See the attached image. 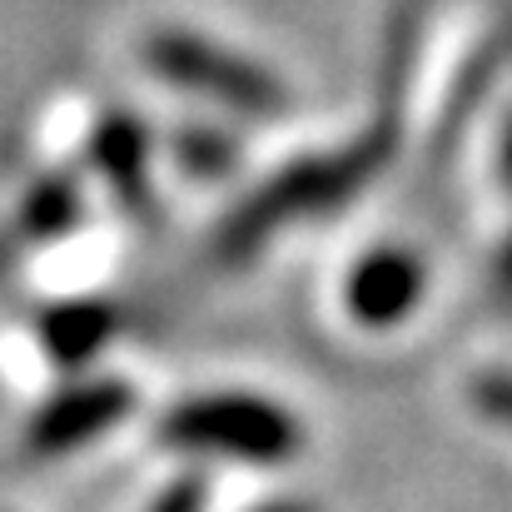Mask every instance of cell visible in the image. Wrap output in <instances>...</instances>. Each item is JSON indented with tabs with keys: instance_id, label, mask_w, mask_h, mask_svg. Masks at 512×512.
Returning a JSON list of instances; mask_svg holds the SVG:
<instances>
[{
	"instance_id": "obj_10",
	"label": "cell",
	"mask_w": 512,
	"mask_h": 512,
	"mask_svg": "<svg viewBox=\"0 0 512 512\" xmlns=\"http://www.w3.org/2000/svg\"><path fill=\"white\" fill-rule=\"evenodd\" d=\"M508 279H512V259H508Z\"/></svg>"
},
{
	"instance_id": "obj_7",
	"label": "cell",
	"mask_w": 512,
	"mask_h": 512,
	"mask_svg": "<svg viewBox=\"0 0 512 512\" xmlns=\"http://www.w3.org/2000/svg\"><path fill=\"white\" fill-rule=\"evenodd\" d=\"M473 403H478L488 418H498V423H508L512 428V378L508 373H488V378H478V383H473Z\"/></svg>"
},
{
	"instance_id": "obj_4",
	"label": "cell",
	"mask_w": 512,
	"mask_h": 512,
	"mask_svg": "<svg viewBox=\"0 0 512 512\" xmlns=\"http://www.w3.org/2000/svg\"><path fill=\"white\" fill-rule=\"evenodd\" d=\"M363 165V155H348V160H324V165H304V170H294L289 179H279L254 209H249V229H264V224H274L279 214H289V209H304V204H329V199H339L343 189L353 184V174Z\"/></svg>"
},
{
	"instance_id": "obj_3",
	"label": "cell",
	"mask_w": 512,
	"mask_h": 512,
	"mask_svg": "<svg viewBox=\"0 0 512 512\" xmlns=\"http://www.w3.org/2000/svg\"><path fill=\"white\" fill-rule=\"evenodd\" d=\"M418 294H423V264L403 249H378L348 279V314L358 324L388 329L413 314Z\"/></svg>"
},
{
	"instance_id": "obj_8",
	"label": "cell",
	"mask_w": 512,
	"mask_h": 512,
	"mask_svg": "<svg viewBox=\"0 0 512 512\" xmlns=\"http://www.w3.org/2000/svg\"><path fill=\"white\" fill-rule=\"evenodd\" d=\"M160 512H194V493H189V488H179V493H170V498L160 503Z\"/></svg>"
},
{
	"instance_id": "obj_5",
	"label": "cell",
	"mask_w": 512,
	"mask_h": 512,
	"mask_svg": "<svg viewBox=\"0 0 512 512\" xmlns=\"http://www.w3.org/2000/svg\"><path fill=\"white\" fill-rule=\"evenodd\" d=\"M120 408H130V393L120 388H75L40 418V448H70L80 438H95Z\"/></svg>"
},
{
	"instance_id": "obj_1",
	"label": "cell",
	"mask_w": 512,
	"mask_h": 512,
	"mask_svg": "<svg viewBox=\"0 0 512 512\" xmlns=\"http://www.w3.org/2000/svg\"><path fill=\"white\" fill-rule=\"evenodd\" d=\"M165 438L179 448H204V453H229L244 463H279L299 448V423L244 393H214L174 408L165 418Z\"/></svg>"
},
{
	"instance_id": "obj_2",
	"label": "cell",
	"mask_w": 512,
	"mask_h": 512,
	"mask_svg": "<svg viewBox=\"0 0 512 512\" xmlns=\"http://www.w3.org/2000/svg\"><path fill=\"white\" fill-rule=\"evenodd\" d=\"M150 65L160 75H170V80H184L194 90H209V95L239 105V110H254V115L279 110V85L264 70H254L249 60H234V55H224V50L194 40V35H174V30L155 35L150 40Z\"/></svg>"
},
{
	"instance_id": "obj_9",
	"label": "cell",
	"mask_w": 512,
	"mask_h": 512,
	"mask_svg": "<svg viewBox=\"0 0 512 512\" xmlns=\"http://www.w3.org/2000/svg\"><path fill=\"white\" fill-rule=\"evenodd\" d=\"M269 512H309V508H299V503H284V508H269Z\"/></svg>"
},
{
	"instance_id": "obj_6",
	"label": "cell",
	"mask_w": 512,
	"mask_h": 512,
	"mask_svg": "<svg viewBox=\"0 0 512 512\" xmlns=\"http://www.w3.org/2000/svg\"><path fill=\"white\" fill-rule=\"evenodd\" d=\"M100 334H105V314H95V309H65L50 319V339L65 358H85L100 343Z\"/></svg>"
}]
</instances>
